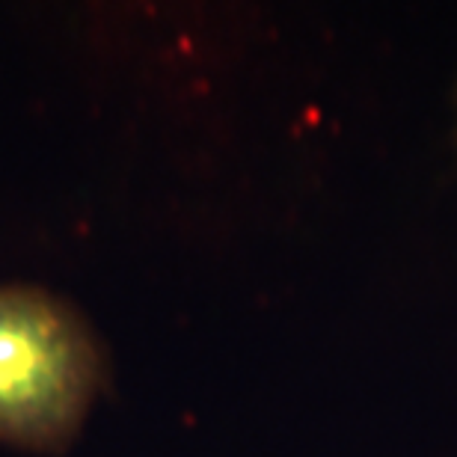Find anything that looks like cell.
Returning a JSON list of instances; mask_svg holds the SVG:
<instances>
[{
    "mask_svg": "<svg viewBox=\"0 0 457 457\" xmlns=\"http://www.w3.org/2000/svg\"><path fill=\"white\" fill-rule=\"evenodd\" d=\"M96 380V351L66 309L33 291L0 288V440H66Z\"/></svg>",
    "mask_w": 457,
    "mask_h": 457,
    "instance_id": "obj_1",
    "label": "cell"
}]
</instances>
